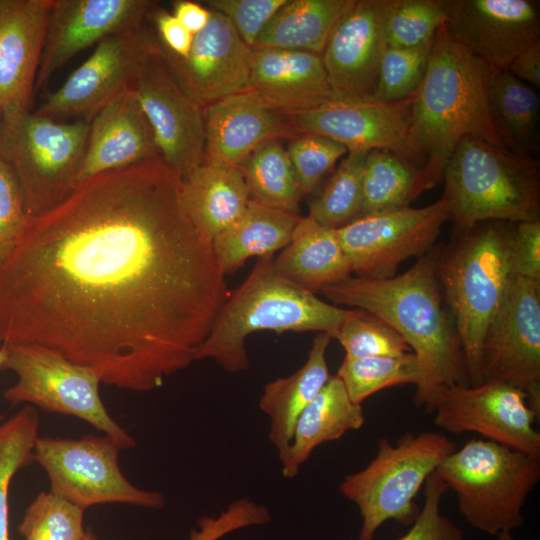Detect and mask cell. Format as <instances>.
I'll return each mask as SVG.
<instances>
[{
	"label": "cell",
	"mask_w": 540,
	"mask_h": 540,
	"mask_svg": "<svg viewBox=\"0 0 540 540\" xmlns=\"http://www.w3.org/2000/svg\"><path fill=\"white\" fill-rule=\"evenodd\" d=\"M299 214L249 200L245 210L212 240L217 263L224 275L238 270L251 257H266L291 241Z\"/></svg>",
	"instance_id": "30"
},
{
	"label": "cell",
	"mask_w": 540,
	"mask_h": 540,
	"mask_svg": "<svg viewBox=\"0 0 540 540\" xmlns=\"http://www.w3.org/2000/svg\"><path fill=\"white\" fill-rule=\"evenodd\" d=\"M489 105L506 149L520 156L536 157L540 111L536 89L509 71L491 69Z\"/></svg>",
	"instance_id": "32"
},
{
	"label": "cell",
	"mask_w": 540,
	"mask_h": 540,
	"mask_svg": "<svg viewBox=\"0 0 540 540\" xmlns=\"http://www.w3.org/2000/svg\"><path fill=\"white\" fill-rule=\"evenodd\" d=\"M277 271L300 287L316 293L352 274L335 229L311 217H301L290 243L274 259Z\"/></svg>",
	"instance_id": "29"
},
{
	"label": "cell",
	"mask_w": 540,
	"mask_h": 540,
	"mask_svg": "<svg viewBox=\"0 0 540 540\" xmlns=\"http://www.w3.org/2000/svg\"><path fill=\"white\" fill-rule=\"evenodd\" d=\"M442 181L456 236L486 221L540 220L536 157L520 156L466 136L447 161Z\"/></svg>",
	"instance_id": "6"
},
{
	"label": "cell",
	"mask_w": 540,
	"mask_h": 540,
	"mask_svg": "<svg viewBox=\"0 0 540 540\" xmlns=\"http://www.w3.org/2000/svg\"><path fill=\"white\" fill-rule=\"evenodd\" d=\"M148 19L156 26L157 38L168 50L174 54L185 57L192 45L193 35L186 30L177 18L165 9L152 7Z\"/></svg>",
	"instance_id": "48"
},
{
	"label": "cell",
	"mask_w": 540,
	"mask_h": 540,
	"mask_svg": "<svg viewBox=\"0 0 540 540\" xmlns=\"http://www.w3.org/2000/svg\"><path fill=\"white\" fill-rule=\"evenodd\" d=\"M133 88L152 128L160 158L183 179L204 160V107L180 87L157 51L140 71Z\"/></svg>",
	"instance_id": "16"
},
{
	"label": "cell",
	"mask_w": 540,
	"mask_h": 540,
	"mask_svg": "<svg viewBox=\"0 0 540 540\" xmlns=\"http://www.w3.org/2000/svg\"><path fill=\"white\" fill-rule=\"evenodd\" d=\"M447 486L433 472L424 484V505L410 529L396 540H464L463 531L441 513Z\"/></svg>",
	"instance_id": "43"
},
{
	"label": "cell",
	"mask_w": 540,
	"mask_h": 540,
	"mask_svg": "<svg viewBox=\"0 0 540 540\" xmlns=\"http://www.w3.org/2000/svg\"><path fill=\"white\" fill-rule=\"evenodd\" d=\"M433 43L434 39L412 48L386 47L373 101L392 102L415 95L425 76Z\"/></svg>",
	"instance_id": "40"
},
{
	"label": "cell",
	"mask_w": 540,
	"mask_h": 540,
	"mask_svg": "<svg viewBox=\"0 0 540 540\" xmlns=\"http://www.w3.org/2000/svg\"><path fill=\"white\" fill-rule=\"evenodd\" d=\"M331 339L328 333H317L305 363L264 386L259 408L269 419L268 439L280 462L288 453L300 414L331 377L326 359Z\"/></svg>",
	"instance_id": "26"
},
{
	"label": "cell",
	"mask_w": 540,
	"mask_h": 540,
	"mask_svg": "<svg viewBox=\"0 0 540 540\" xmlns=\"http://www.w3.org/2000/svg\"><path fill=\"white\" fill-rule=\"evenodd\" d=\"M450 202L442 195L434 203L404 206L361 216L335 229L352 273L366 279L395 276L398 266L410 257L430 252L450 219Z\"/></svg>",
	"instance_id": "12"
},
{
	"label": "cell",
	"mask_w": 540,
	"mask_h": 540,
	"mask_svg": "<svg viewBox=\"0 0 540 540\" xmlns=\"http://www.w3.org/2000/svg\"><path fill=\"white\" fill-rule=\"evenodd\" d=\"M444 21V0H391L385 20L386 46L423 45L434 39Z\"/></svg>",
	"instance_id": "39"
},
{
	"label": "cell",
	"mask_w": 540,
	"mask_h": 540,
	"mask_svg": "<svg viewBox=\"0 0 540 540\" xmlns=\"http://www.w3.org/2000/svg\"><path fill=\"white\" fill-rule=\"evenodd\" d=\"M483 381L522 390L540 414V281L515 275L482 347Z\"/></svg>",
	"instance_id": "15"
},
{
	"label": "cell",
	"mask_w": 540,
	"mask_h": 540,
	"mask_svg": "<svg viewBox=\"0 0 540 540\" xmlns=\"http://www.w3.org/2000/svg\"><path fill=\"white\" fill-rule=\"evenodd\" d=\"M184 208L211 241L245 210L250 193L240 166L202 163L181 179Z\"/></svg>",
	"instance_id": "28"
},
{
	"label": "cell",
	"mask_w": 540,
	"mask_h": 540,
	"mask_svg": "<svg viewBox=\"0 0 540 540\" xmlns=\"http://www.w3.org/2000/svg\"><path fill=\"white\" fill-rule=\"evenodd\" d=\"M364 423L362 405L350 399L337 375H331L295 424L288 453L280 462L283 477L294 478L317 447L360 429Z\"/></svg>",
	"instance_id": "27"
},
{
	"label": "cell",
	"mask_w": 540,
	"mask_h": 540,
	"mask_svg": "<svg viewBox=\"0 0 540 540\" xmlns=\"http://www.w3.org/2000/svg\"><path fill=\"white\" fill-rule=\"evenodd\" d=\"M336 375L357 404L385 388L403 384L416 387L420 381L418 362L412 352L364 358L345 356Z\"/></svg>",
	"instance_id": "36"
},
{
	"label": "cell",
	"mask_w": 540,
	"mask_h": 540,
	"mask_svg": "<svg viewBox=\"0 0 540 540\" xmlns=\"http://www.w3.org/2000/svg\"><path fill=\"white\" fill-rule=\"evenodd\" d=\"M1 116H2V109H1V106H0V119H1Z\"/></svg>",
	"instance_id": "55"
},
{
	"label": "cell",
	"mask_w": 540,
	"mask_h": 540,
	"mask_svg": "<svg viewBox=\"0 0 540 540\" xmlns=\"http://www.w3.org/2000/svg\"><path fill=\"white\" fill-rule=\"evenodd\" d=\"M491 68L437 30L427 70L414 96L410 147L425 190L443 180L447 161L459 141L476 137L506 149L489 105Z\"/></svg>",
	"instance_id": "3"
},
{
	"label": "cell",
	"mask_w": 540,
	"mask_h": 540,
	"mask_svg": "<svg viewBox=\"0 0 540 540\" xmlns=\"http://www.w3.org/2000/svg\"><path fill=\"white\" fill-rule=\"evenodd\" d=\"M156 51L157 37L145 25L108 36L35 113L52 119L84 115L89 121L103 105L133 85Z\"/></svg>",
	"instance_id": "14"
},
{
	"label": "cell",
	"mask_w": 540,
	"mask_h": 540,
	"mask_svg": "<svg viewBox=\"0 0 540 540\" xmlns=\"http://www.w3.org/2000/svg\"><path fill=\"white\" fill-rule=\"evenodd\" d=\"M439 253L432 249L398 276H350L320 291L336 304L380 318L403 337L420 371L414 405L428 413L444 389L470 385L463 348L438 279Z\"/></svg>",
	"instance_id": "2"
},
{
	"label": "cell",
	"mask_w": 540,
	"mask_h": 540,
	"mask_svg": "<svg viewBox=\"0 0 540 540\" xmlns=\"http://www.w3.org/2000/svg\"><path fill=\"white\" fill-rule=\"evenodd\" d=\"M205 151L203 163L240 166L261 144L296 137L288 115L268 106L244 90L204 108Z\"/></svg>",
	"instance_id": "24"
},
{
	"label": "cell",
	"mask_w": 540,
	"mask_h": 540,
	"mask_svg": "<svg viewBox=\"0 0 540 540\" xmlns=\"http://www.w3.org/2000/svg\"><path fill=\"white\" fill-rule=\"evenodd\" d=\"M54 0H0L2 115L30 110Z\"/></svg>",
	"instance_id": "22"
},
{
	"label": "cell",
	"mask_w": 540,
	"mask_h": 540,
	"mask_svg": "<svg viewBox=\"0 0 540 540\" xmlns=\"http://www.w3.org/2000/svg\"><path fill=\"white\" fill-rule=\"evenodd\" d=\"M512 263L515 275L540 281V220L514 223Z\"/></svg>",
	"instance_id": "47"
},
{
	"label": "cell",
	"mask_w": 540,
	"mask_h": 540,
	"mask_svg": "<svg viewBox=\"0 0 540 540\" xmlns=\"http://www.w3.org/2000/svg\"><path fill=\"white\" fill-rule=\"evenodd\" d=\"M230 294L159 157L95 175L28 218L0 266V343L149 392L196 361Z\"/></svg>",
	"instance_id": "1"
},
{
	"label": "cell",
	"mask_w": 540,
	"mask_h": 540,
	"mask_svg": "<svg viewBox=\"0 0 540 540\" xmlns=\"http://www.w3.org/2000/svg\"><path fill=\"white\" fill-rule=\"evenodd\" d=\"M444 8L449 37L492 70L508 71L519 54L540 40L538 1L444 0Z\"/></svg>",
	"instance_id": "17"
},
{
	"label": "cell",
	"mask_w": 540,
	"mask_h": 540,
	"mask_svg": "<svg viewBox=\"0 0 540 540\" xmlns=\"http://www.w3.org/2000/svg\"><path fill=\"white\" fill-rule=\"evenodd\" d=\"M271 520L269 509L252 499L240 498L231 502L217 516H203L190 532L189 540H220L226 535Z\"/></svg>",
	"instance_id": "44"
},
{
	"label": "cell",
	"mask_w": 540,
	"mask_h": 540,
	"mask_svg": "<svg viewBox=\"0 0 540 540\" xmlns=\"http://www.w3.org/2000/svg\"><path fill=\"white\" fill-rule=\"evenodd\" d=\"M286 150L302 195L312 192L348 153L342 144L316 134L297 135Z\"/></svg>",
	"instance_id": "42"
},
{
	"label": "cell",
	"mask_w": 540,
	"mask_h": 540,
	"mask_svg": "<svg viewBox=\"0 0 540 540\" xmlns=\"http://www.w3.org/2000/svg\"><path fill=\"white\" fill-rule=\"evenodd\" d=\"M424 191L417 165L388 150L369 151L362 177L360 217L409 206Z\"/></svg>",
	"instance_id": "33"
},
{
	"label": "cell",
	"mask_w": 540,
	"mask_h": 540,
	"mask_svg": "<svg viewBox=\"0 0 540 540\" xmlns=\"http://www.w3.org/2000/svg\"><path fill=\"white\" fill-rule=\"evenodd\" d=\"M288 0H207L210 10L225 16L246 45L255 42L273 15Z\"/></svg>",
	"instance_id": "45"
},
{
	"label": "cell",
	"mask_w": 540,
	"mask_h": 540,
	"mask_svg": "<svg viewBox=\"0 0 540 540\" xmlns=\"http://www.w3.org/2000/svg\"><path fill=\"white\" fill-rule=\"evenodd\" d=\"M89 121L58 122L35 112L2 115L0 160L13 171L29 217L46 213L75 188Z\"/></svg>",
	"instance_id": "9"
},
{
	"label": "cell",
	"mask_w": 540,
	"mask_h": 540,
	"mask_svg": "<svg viewBox=\"0 0 540 540\" xmlns=\"http://www.w3.org/2000/svg\"><path fill=\"white\" fill-rule=\"evenodd\" d=\"M355 0H288L259 34L253 48L302 50L322 55L328 38Z\"/></svg>",
	"instance_id": "31"
},
{
	"label": "cell",
	"mask_w": 540,
	"mask_h": 540,
	"mask_svg": "<svg viewBox=\"0 0 540 540\" xmlns=\"http://www.w3.org/2000/svg\"><path fill=\"white\" fill-rule=\"evenodd\" d=\"M374 459L363 469L344 477L339 492L358 508L359 540H372L382 524L394 520L411 525L420 509L414 498L427 478L456 449L438 432H406L391 444L377 442Z\"/></svg>",
	"instance_id": "8"
},
{
	"label": "cell",
	"mask_w": 540,
	"mask_h": 540,
	"mask_svg": "<svg viewBox=\"0 0 540 540\" xmlns=\"http://www.w3.org/2000/svg\"><path fill=\"white\" fill-rule=\"evenodd\" d=\"M352 312L282 276L273 256L261 257L221 307L196 360L212 359L227 372L240 373L249 368L246 340L252 333L315 331L335 338Z\"/></svg>",
	"instance_id": "4"
},
{
	"label": "cell",
	"mask_w": 540,
	"mask_h": 540,
	"mask_svg": "<svg viewBox=\"0 0 540 540\" xmlns=\"http://www.w3.org/2000/svg\"><path fill=\"white\" fill-rule=\"evenodd\" d=\"M172 14L194 36L207 25L211 10L192 1L178 0L173 2Z\"/></svg>",
	"instance_id": "50"
},
{
	"label": "cell",
	"mask_w": 540,
	"mask_h": 540,
	"mask_svg": "<svg viewBox=\"0 0 540 540\" xmlns=\"http://www.w3.org/2000/svg\"><path fill=\"white\" fill-rule=\"evenodd\" d=\"M154 5L148 0H54L35 87H43L82 50L144 25Z\"/></svg>",
	"instance_id": "21"
},
{
	"label": "cell",
	"mask_w": 540,
	"mask_h": 540,
	"mask_svg": "<svg viewBox=\"0 0 540 540\" xmlns=\"http://www.w3.org/2000/svg\"><path fill=\"white\" fill-rule=\"evenodd\" d=\"M435 425L454 434L478 433L483 439L540 456L539 415L519 388L497 380L455 385L436 398Z\"/></svg>",
	"instance_id": "13"
},
{
	"label": "cell",
	"mask_w": 540,
	"mask_h": 540,
	"mask_svg": "<svg viewBox=\"0 0 540 540\" xmlns=\"http://www.w3.org/2000/svg\"><path fill=\"white\" fill-rule=\"evenodd\" d=\"M157 53L180 87L204 108L247 89L252 48L217 11L211 10L185 57L168 50L158 38Z\"/></svg>",
	"instance_id": "19"
},
{
	"label": "cell",
	"mask_w": 540,
	"mask_h": 540,
	"mask_svg": "<svg viewBox=\"0 0 540 540\" xmlns=\"http://www.w3.org/2000/svg\"><path fill=\"white\" fill-rule=\"evenodd\" d=\"M335 338L352 358L397 356L412 352L403 337L380 318L353 309Z\"/></svg>",
	"instance_id": "41"
},
{
	"label": "cell",
	"mask_w": 540,
	"mask_h": 540,
	"mask_svg": "<svg viewBox=\"0 0 540 540\" xmlns=\"http://www.w3.org/2000/svg\"><path fill=\"white\" fill-rule=\"evenodd\" d=\"M159 157L152 128L133 85L129 86L89 120L87 144L75 187L100 173Z\"/></svg>",
	"instance_id": "23"
},
{
	"label": "cell",
	"mask_w": 540,
	"mask_h": 540,
	"mask_svg": "<svg viewBox=\"0 0 540 540\" xmlns=\"http://www.w3.org/2000/svg\"><path fill=\"white\" fill-rule=\"evenodd\" d=\"M85 511L52 494L40 492L27 506L18 525L24 540H82Z\"/></svg>",
	"instance_id": "38"
},
{
	"label": "cell",
	"mask_w": 540,
	"mask_h": 540,
	"mask_svg": "<svg viewBox=\"0 0 540 540\" xmlns=\"http://www.w3.org/2000/svg\"><path fill=\"white\" fill-rule=\"evenodd\" d=\"M28 218L16 177L0 160V266L15 248Z\"/></svg>",
	"instance_id": "46"
},
{
	"label": "cell",
	"mask_w": 540,
	"mask_h": 540,
	"mask_svg": "<svg viewBox=\"0 0 540 540\" xmlns=\"http://www.w3.org/2000/svg\"><path fill=\"white\" fill-rule=\"evenodd\" d=\"M513 226L502 221L479 223L457 235L439 253L438 279L463 348L471 386L483 382V341L515 277Z\"/></svg>",
	"instance_id": "5"
},
{
	"label": "cell",
	"mask_w": 540,
	"mask_h": 540,
	"mask_svg": "<svg viewBox=\"0 0 540 540\" xmlns=\"http://www.w3.org/2000/svg\"><path fill=\"white\" fill-rule=\"evenodd\" d=\"M367 153H347L321 193L311 201L307 216L330 229H338L360 217L362 177Z\"/></svg>",
	"instance_id": "35"
},
{
	"label": "cell",
	"mask_w": 540,
	"mask_h": 540,
	"mask_svg": "<svg viewBox=\"0 0 540 540\" xmlns=\"http://www.w3.org/2000/svg\"><path fill=\"white\" fill-rule=\"evenodd\" d=\"M5 347L4 369L17 376L16 382L3 391L7 403L73 416L114 439L121 449L136 446L135 439L107 411L99 393L102 382L94 371L39 345Z\"/></svg>",
	"instance_id": "10"
},
{
	"label": "cell",
	"mask_w": 540,
	"mask_h": 540,
	"mask_svg": "<svg viewBox=\"0 0 540 540\" xmlns=\"http://www.w3.org/2000/svg\"><path fill=\"white\" fill-rule=\"evenodd\" d=\"M6 347L4 344L0 343V370L4 369L5 362H6Z\"/></svg>",
	"instance_id": "51"
},
{
	"label": "cell",
	"mask_w": 540,
	"mask_h": 540,
	"mask_svg": "<svg viewBox=\"0 0 540 540\" xmlns=\"http://www.w3.org/2000/svg\"><path fill=\"white\" fill-rule=\"evenodd\" d=\"M5 420L3 415H0V424Z\"/></svg>",
	"instance_id": "54"
},
{
	"label": "cell",
	"mask_w": 540,
	"mask_h": 540,
	"mask_svg": "<svg viewBox=\"0 0 540 540\" xmlns=\"http://www.w3.org/2000/svg\"><path fill=\"white\" fill-rule=\"evenodd\" d=\"M246 90L284 115L334 100L322 56L302 50L252 48Z\"/></svg>",
	"instance_id": "25"
},
{
	"label": "cell",
	"mask_w": 540,
	"mask_h": 540,
	"mask_svg": "<svg viewBox=\"0 0 540 540\" xmlns=\"http://www.w3.org/2000/svg\"><path fill=\"white\" fill-rule=\"evenodd\" d=\"M82 540H101L90 529H86V533Z\"/></svg>",
	"instance_id": "52"
},
{
	"label": "cell",
	"mask_w": 540,
	"mask_h": 540,
	"mask_svg": "<svg viewBox=\"0 0 540 540\" xmlns=\"http://www.w3.org/2000/svg\"><path fill=\"white\" fill-rule=\"evenodd\" d=\"M120 446L111 437H38L33 461L47 473L50 492L83 509L95 505L127 504L161 509L162 493L133 485L119 466Z\"/></svg>",
	"instance_id": "11"
},
{
	"label": "cell",
	"mask_w": 540,
	"mask_h": 540,
	"mask_svg": "<svg viewBox=\"0 0 540 540\" xmlns=\"http://www.w3.org/2000/svg\"><path fill=\"white\" fill-rule=\"evenodd\" d=\"M279 140L258 146L240 167L252 200L298 214L302 194L287 150Z\"/></svg>",
	"instance_id": "34"
},
{
	"label": "cell",
	"mask_w": 540,
	"mask_h": 540,
	"mask_svg": "<svg viewBox=\"0 0 540 540\" xmlns=\"http://www.w3.org/2000/svg\"><path fill=\"white\" fill-rule=\"evenodd\" d=\"M390 4L355 0L333 28L321 56L334 100L373 101Z\"/></svg>",
	"instance_id": "20"
},
{
	"label": "cell",
	"mask_w": 540,
	"mask_h": 540,
	"mask_svg": "<svg viewBox=\"0 0 540 540\" xmlns=\"http://www.w3.org/2000/svg\"><path fill=\"white\" fill-rule=\"evenodd\" d=\"M435 472L455 492L467 523L498 536L524 524L523 506L540 479V456L473 438Z\"/></svg>",
	"instance_id": "7"
},
{
	"label": "cell",
	"mask_w": 540,
	"mask_h": 540,
	"mask_svg": "<svg viewBox=\"0 0 540 540\" xmlns=\"http://www.w3.org/2000/svg\"><path fill=\"white\" fill-rule=\"evenodd\" d=\"M499 540H515L511 532H505L497 536Z\"/></svg>",
	"instance_id": "53"
},
{
	"label": "cell",
	"mask_w": 540,
	"mask_h": 540,
	"mask_svg": "<svg viewBox=\"0 0 540 540\" xmlns=\"http://www.w3.org/2000/svg\"><path fill=\"white\" fill-rule=\"evenodd\" d=\"M38 430V411L30 405L0 424V540H10L9 486L14 475L33 462Z\"/></svg>",
	"instance_id": "37"
},
{
	"label": "cell",
	"mask_w": 540,
	"mask_h": 540,
	"mask_svg": "<svg viewBox=\"0 0 540 540\" xmlns=\"http://www.w3.org/2000/svg\"><path fill=\"white\" fill-rule=\"evenodd\" d=\"M508 71L533 88L540 87V40L519 54Z\"/></svg>",
	"instance_id": "49"
},
{
	"label": "cell",
	"mask_w": 540,
	"mask_h": 540,
	"mask_svg": "<svg viewBox=\"0 0 540 540\" xmlns=\"http://www.w3.org/2000/svg\"><path fill=\"white\" fill-rule=\"evenodd\" d=\"M414 96L392 102L331 100L288 120L296 136L321 135L348 152L388 150L415 164L410 147Z\"/></svg>",
	"instance_id": "18"
}]
</instances>
